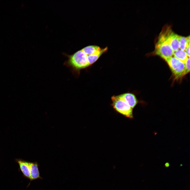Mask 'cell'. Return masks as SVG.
<instances>
[{
    "instance_id": "7c38bea8",
    "label": "cell",
    "mask_w": 190,
    "mask_h": 190,
    "mask_svg": "<svg viewBox=\"0 0 190 190\" xmlns=\"http://www.w3.org/2000/svg\"><path fill=\"white\" fill-rule=\"evenodd\" d=\"M179 48L184 50L186 48L190 45V36L187 37L179 36Z\"/></svg>"
},
{
    "instance_id": "4fadbf2b",
    "label": "cell",
    "mask_w": 190,
    "mask_h": 190,
    "mask_svg": "<svg viewBox=\"0 0 190 190\" xmlns=\"http://www.w3.org/2000/svg\"><path fill=\"white\" fill-rule=\"evenodd\" d=\"M190 57H188L185 63V69L184 72L183 76L189 72L190 70Z\"/></svg>"
},
{
    "instance_id": "8992f818",
    "label": "cell",
    "mask_w": 190,
    "mask_h": 190,
    "mask_svg": "<svg viewBox=\"0 0 190 190\" xmlns=\"http://www.w3.org/2000/svg\"><path fill=\"white\" fill-rule=\"evenodd\" d=\"M29 165L30 174V182L31 181L36 179H42V178L40 175L39 169V165L38 163L36 162H29Z\"/></svg>"
},
{
    "instance_id": "7a4b0ae2",
    "label": "cell",
    "mask_w": 190,
    "mask_h": 190,
    "mask_svg": "<svg viewBox=\"0 0 190 190\" xmlns=\"http://www.w3.org/2000/svg\"><path fill=\"white\" fill-rule=\"evenodd\" d=\"M171 30L169 27L164 28L160 34L155 46V54L165 60L172 57L174 54V51L169 45L168 39Z\"/></svg>"
},
{
    "instance_id": "277c9868",
    "label": "cell",
    "mask_w": 190,
    "mask_h": 190,
    "mask_svg": "<svg viewBox=\"0 0 190 190\" xmlns=\"http://www.w3.org/2000/svg\"><path fill=\"white\" fill-rule=\"evenodd\" d=\"M165 61L175 79H178L183 77L185 69L184 64L174 57H172Z\"/></svg>"
},
{
    "instance_id": "6da1fadb",
    "label": "cell",
    "mask_w": 190,
    "mask_h": 190,
    "mask_svg": "<svg viewBox=\"0 0 190 190\" xmlns=\"http://www.w3.org/2000/svg\"><path fill=\"white\" fill-rule=\"evenodd\" d=\"M67 59L64 65L69 68L70 71L75 76L79 74L80 70L89 66L88 55L81 49L71 55H66Z\"/></svg>"
},
{
    "instance_id": "9a60e30c",
    "label": "cell",
    "mask_w": 190,
    "mask_h": 190,
    "mask_svg": "<svg viewBox=\"0 0 190 190\" xmlns=\"http://www.w3.org/2000/svg\"><path fill=\"white\" fill-rule=\"evenodd\" d=\"M165 167H168L169 166V164L168 163H167L165 164Z\"/></svg>"
},
{
    "instance_id": "52a82bcc",
    "label": "cell",
    "mask_w": 190,
    "mask_h": 190,
    "mask_svg": "<svg viewBox=\"0 0 190 190\" xmlns=\"http://www.w3.org/2000/svg\"><path fill=\"white\" fill-rule=\"evenodd\" d=\"M132 109L137 103V100L135 95L131 93H126L120 95Z\"/></svg>"
},
{
    "instance_id": "9c48e42d",
    "label": "cell",
    "mask_w": 190,
    "mask_h": 190,
    "mask_svg": "<svg viewBox=\"0 0 190 190\" xmlns=\"http://www.w3.org/2000/svg\"><path fill=\"white\" fill-rule=\"evenodd\" d=\"M107 47H106L93 54L88 55V60L89 65L96 61L103 53L107 50Z\"/></svg>"
},
{
    "instance_id": "3957f363",
    "label": "cell",
    "mask_w": 190,
    "mask_h": 190,
    "mask_svg": "<svg viewBox=\"0 0 190 190\" xmlns=\"http://www.w3.org/2000/svg\"><path fill=\"white\" fill-rule=\"evenodd\" d=\"M111 99L112 106L117 112L127 117L133 118L132 109L120 95L113 96Z\"/></svg>"
},
{
    "instance_id": "ba28073f",
    "label": "cell",
    "mask_w": 190,
    "mask_h": 190,
    "mask_svg": "<svg viewBox=\"0 0 190 190\" xmlns=\"http://www.w3.org/2000/svg\"><path fill=\"white\" fill-rule=\"evenodd\" d=\"M16 161L24 177L30 179V174L29 162L20 159L17 160Z\"/></svg>"
},
{
    "instance_id": "8fae6325",
    "label": "cell",
    "mask_w": 190,
    "mask_h": 190,
    "mask_svg": "<svg viewBox=\"0 0 190 190\" xmlns=\"http://www.w3.org/2000/svg\"><path fill=\"white\" fill-rule=\"evenodd\" d=\"M101 49L98 46L92 45L86 46L82 49V50L86 54L89 55L93 54Z\"/></svg>"
},
{
    "instance_id": "30bf717a",
    "label": "cell",
    "mask_w": 190,
    "mask_h": 190,
    "mask_svg": "<svg viewBox=\"0 0 190 190\" xmlns=\"http://www.w3.org/2000/svg\"><path fill=\"white\" fill-rule=\"evenodd\" d=\"M173 55L174 57L184 64L185 63L188 57L184 50L179 49L174 51Z\"/></svg>"
},
{
    "instance_id": "5bb4252c",
    "label": "cell",
    "mask_w": 190,
    "mask_h": 190,
    "mask_svg": "<svg viewBox=\"0 0 190 190\" xmlns=\"http://www.w3.org/2000/svg\"><path fill=\"white\" fill-rule=\"evenodd\" d=\"M185 50L188 56L190 57V45H188Z\"/></svg>"
},
{
    "instance_id": "5b68a950",
    "label": "cell",
    "mask_w": 190,
    "mask_h": 190,
    "mask_svg": "<svg viewBox=\"0 0 190 190\" xmlns=\"http://www.w3.org/2000/svg\"><path fill=\"white\" fill-rule=\"evenodd\" d=\"M179 36L171 30L168 36V41L170 47L174 51L179 49Z\"/></svg>"
}]
</instances>
